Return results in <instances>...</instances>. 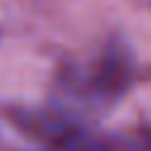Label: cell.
I'll return each instance as SVG.
<instances>
[{"label":"cell","mask_w":151,"mask_h":151,"mask_svg":"<svg viewBox=\"0 0 151 151\" xmlns=\"http://www.w3.org/2000/svg\"><path fill=\"white\" fill-rule=\"evenodd\" d=\"M132 83V57L125 45H106L85 68L73 71L66 80V92L87 109H109Z\"/></svg>","instance_id":"cell-1"}]
</instances>
